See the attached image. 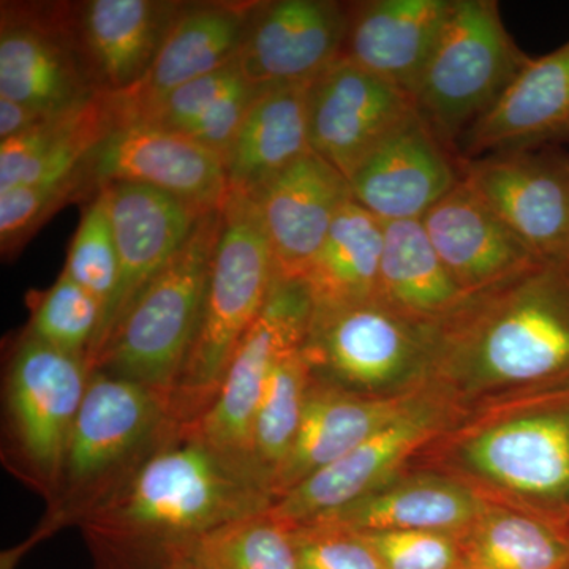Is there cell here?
I'll list each match as a JSON object with an SVG mask.
<instances>
[{"label":"cell","mask_w":569,"mask_h":569,"mask_svg":"<svg viewBox=\"0 0 569 569\" xmlns=\"http://www.w3.org/2000/svg\"><path fill=\"white\" fill-rule=\"evenodd\" d=\"M274 497L228 462L194 426L176 427L93 507L88 523L118 542L186 545L234 520L269 511Z\"/></svg>","instance_id":"6da1fadb"},{"label":"cell","mask_w":569,"mask_h":569,"mask_svg":"<svg viewBox=\"0 0 569 569\" xmlns=\"http://www.w3.org/2000/svg\"><path fill=\"white\" fill-rule=\"evenodd\" d=\"M433 358L488 383L556 385L569 395L567 261H538L468 296L438 325Z\"/></svg>","instance_id":"7a4b0ae2"},{"label":"cell","mask_w":569,"mask_h":569,"mask_svg":"<svg viewBox=\"0 0 569 569\" xmlns=\"http://www.w3.org/2000/svg\"><path fill=\"white\" fill-rule=\"evenodd\" d=\"M276 279L274 254L253 198L228 193L200 323L170 399L176 426L197 425L211 407Z\"/></svg>","instance_id":"3957f363"},{"label":"cell","mask_w":569,"mask_h":569,"mask_svg":"<svg viewBox=\"0 0 569 569\" xmlns=\"http://www.w3.org/2000/svg\"><path fill=\"white\" fill-rule=\"evenodd\" d=\"M220 228L222 209L201 217L173 260L138 296L91 372L127 378L171 399L200 323Z\"/></svg>","instance_id":"277c9868"},{"label":"cell","mask_w":569,"mask_h":569,"mask_svg":"<svg viewBox=\"0 0 569 569\" xmlns=\"http://www.w3.org/2000/svg\"><path fill=\"white\" fill-rule=\"evenodd\" d=\"M527 61L496 0H452L413 93L415 108L449 149L500 99Z\"/></svg>","instance_id":"5b68a950"},{"label":"cell","mask_w":569,"mask_h":569,"mask_svg":"<svg viewBox=\"0 0 569 569\" xmlns=\"http://www.w3.org/2000/svg\"><path fill=\"white\" fill-rule=\"evenodd\" d=\"M170 400L137 381L91 372L63 458L67 497L100 498L176 429Z\"/></svg>","instance_id":"8992f818"},{"label":"cell","mask_w":569,"mask_h":569,"mask_svg":"<svg viewBox=\"0 0 569 569\" xmlns=\"http://www.w3.org/2000/svg\"><path fill=\"white\" fill-rule=\"evenodd\" d=\"M313 310L305 280L276 279L260 317L234 351L219 395L194 425L213 451L258 482L252 456L254 417L277 362L305 347Z\"/></svg>","instance_id":"52a82bcc"},{"label":"cell","mask_w":569,"mask_h":569,"mask_svg":"<svg viewBox=\"0 0 569 569\" xmlns=\"http://www.w3.org/2000/svg\"><path fill=\"white\" fill-rule=\"evenodd\" d=\"M438 323L413 320L381 302L313 310L302 351L312 370L356 387H383L436 356Z\"/></svg>","instance_id":"ba28073f"},{"label":"cell","mask_w":569,"mask_h":569,"mask_svg":"<svg viewBox=\"0 0 569 569\" xmlns=\"http://www.w3.org/2000/svg\"><path fill=\"white\" fill-rule=\"evenodd\" d=\"M86 183L123 182L151 187L201 213L219 211L228 198L220 153L186 134L148 122L112 129L82 163Z\"/></svg>","instance_id":"9c48e42d"},{"label":"cell","mask_w":569,"mask_h":569,"mask_svg":"<svg viewBox=\"0 0 569 569\" xmlns=\"http://www.w3.org/2000/svg\"><path fill=\"white\" fill-rule=\"evenodd\" d=\"M89 377L86 361L29 335L11 358L7 400L14 433L24 458L50 485L61 481L67 443Z\"/></svg>","instance_id":"30bf717a"},{"label":"cell","mask_w":569,"mask_h":569,"mask_svg":"<svg viewBox=\"0 0 569 569\" xmlns=\"http://www.w3.org/2000/svg\"><path fill=\"white\" fill-rule=\"evenodd\" d=\"M99 189L107 197L118 247L119 279L86 361L89 370L138 296L173 260L206 216L151 187L114 182Z\"/></svg>","instance_id":"8fae6325"},{"label":"cell","mask_w":569,"mask_h":569,"mask_svg":"<svg viewBox=\"0 0 569 569\" xmlns=\"http://www.w3.org/2000/svg\"><path fill=\"white\" fill-rule=\"evenodd\" d=\"M459 167L539 260H567L569 157L533 149L459 159Z\"/></svg>","instance_id":"7c38bea8"},{"label":"cell","mask_w":569,"mask_h":569,"mask_svg":"<svg viewBox=\"0 0 569 569\" xmlns=\"http://www.w3.org/2000/svg\"><path fill=\"white\" fill-rule=\"evenodd\" d=\"M348 18L329 0L254 3L239 67L258 91L310 84L342 58Z\"/></svg>","instance_id":"4fadbf2b"},{"label":"cell","mask_w":569,"mask_h":569,"mask_svg":"<svg viewBox=\"0 0 569 569\" xmlns=\"http://www.w3.org/2000/svg\"><path fill=\"white\" fill-rule=\"evenodd\" d=\"M307 110L310 149L348 181L415 104L391 82L340 58L309 86Z\"/></svg>","instance_id":"5bb4252c"},{"label":"cell","mask_w":569,"mask_h":569,"mask_svg":"<svg viewBox=\"0 0 569 569\" xmlns=\"http://www.w3.org/2000/svg\"><path fill=\"white\" fill-rule=\"evenodd\" d=\"M462 179L449 149L418 114L388 133L348 179L351 198L381 222L421 220Z\"/></svg>","instance_id":"9a60e30c"},{"label":"cell","mask_w":569,"mask_h":569,"mask_svg":"<svg viewBox=\"0 0 569 569\" xmlns=\"http://www.w3.org/2000/svg\"><path fill=\"white\" fill-rule=\"evenodd\" d=\"M479 473L569 520V399L479 433L467 447Z\"/></svg>","instance_id":"2e32d148"},{"label":"cell","mask_w":569,"mask_h":569,"mask_svg":"<svg viewBox=\"0 0 569 569\" xmlns=\"http://www.w3.org/2000/svg\"><path fill=\"white\" fill-rule=\"evenodd\" d=\"M252 198L274 254L277 279H302L351 190L346 176L309 152Z\"/></svg>","instance_id":"e0dca14e"},{"label":"cell","mask_w":569,"mask_h":569,"mask_svg":"<svg viewBox=\"0 0 569 569\" xmlns=\"http://www.w3.org/2000/svg\"><path fill=\"white\" fill-rule=\"evenodd\" d=\"M253 7H183L144 80L132 91L110 96L118 127L140 121L176 89L238 61Z\"/></svg>","instance_id":"ac0fdd59"},{"label":"cell","mask_w":569,"mask_h":569,"mask_svg":"<svg viewBox=\"0 0 569 569\" xmlns=\"http://www.w3.org/2000/svg\"><path fill=\"white\" fill-rule=\"evenodd\" d=\"M437 426L436 413L411 406L353 451L277 498L269 515L295 529L355 503L383 488L389 475L437 432Z\"/></svg>","instance_id":"d6986e66"},{"label":"cell","mask_w":569,"mask_h":569,"mask_svg":"<svg viewBox=\"0 0 569 569\" xmlns=\"http://www.w3.org/2000/svg\"><path fill=\"white\" fill-rule=\"evenodd\" d=\"M421 222L449 274L468 296L541 261L463 178Z\"/></svg>","instance_id":"ffe728a7"},{"label":"cell","mask_w":569,"mask_h":569,"mask_svg":"<svg viewBox=\"0 0 569 569\" xmlns=\"http://www.w3.org/2000/svg\"><path fill=\"white\" fill-rule=\"evenodd\" d=\"M569 134V41L531 59L500 99L463 133V160L533 151Z\"/></svg>","instance_id":"44dd1931"},{"label":"cell","mask_w":569,"mask_h":569,"mask_svg":"<svg viewBox=\"0 0 569 569\" xmlns=\"http://www.w3.org/2000/svg\"><path fill=\"white\" fill-rule=\"evenodd\" d=\"M182 9L153 0L86 2L78 17V43L97 92L121 96L137 88Z\"/></svg>","instance_id":"7402d4cb"},{"label":"cell","mask_w":569,"mask_h":569,"mask_svg":"<svg viewBox=\"0 0 569 569\" xmlns=\"http://www.w3.org/2000/svg\"><path fill=\"white\" fill-rule=\"evenodd\" d=\"M452 0H369L350 6L342 59L413 100Z\"/></svg>","instance_id":"603a6c76"},{"label":"cell","mask_w":569,"mask_h":569,"mask_svg":"<svg viewBox=\"0 0 569 569\" xmlns=\"http://www.w3.org/2000/svg\"><path fill=\"white\" fill-rule=\"evenodd\" d=\"M80 58L50 29L32 22H2L0 97L61 116L80 110L97 96Z\"/></svg>","instance_id":"cb8c5ba5"},{"label":"cell","mask_w":569,"mask_h":569,"mask_svg":"<svg viewBox=\"0 0 569 569\" xmlns=\"http://www.w3.org/2000/svg\"><path fill=\"white\" fill-rule=\"evenodd\" d=\"M411 406L406 399L369 400L336 389H309L293 448L271 482L274 501L353 451Z\"/></svg>","instance_id":"d4e9b609"},{"label":"cell","mask_w":569,"mask_h":569,"mask_svg":"<svg viewBox=\"0 0 569 569\" xmlns=\"http://www.w3.org/2000/svg\"><path fill=\"white\" fill-rule=\"evenodd\" d=\"M310 84L258 92L224 156L228 193L254 197L312 152L307 110Z\"/></svg>","instance_id":"484cf974"},{"label":"cell","mask_w":569,"mask_h":569,"mask_svg":"<svg viewBox=\"0 0 569 569\" xmlns=\"http://www.w3.org/2000/svg\"><path fill=\"white\" fill-rule=\"evenodd\" d=\"M482 515L481 501L462 486L445 479L418 478L373 490L306 526L321 523L361 533L440 531L458 537L467 533Z\"/></svg>","instance_id":"4316f807"},{"label":"cell","mask_w":569,"mask_h":569,"mask_svg":"<svg viewBox=\"0 0 569 569\" xmlns=\"http://www.w3.org/2000/svg\"><path fill=\"white\" fill-rule=\"evenodd\" d=\"M467 298L438 257L421 220L385 223L378 302L400 316L441 323Z\"/></svg>","instance_id":"83f0119b"},{"label":"cell","mask_w":569,"mask_h":569,"mask_svg":"<svg viewBox=\"0 0 569 569\" xmlns=\"http://www.w3.org/2000/svg\"><path fill=\"white\" fill-rule=\"evenodd\" d=\"M383 244L385 222L351 198L302 277L316 310L377 301Z\"/></svg>","instance_id":"f1b7e54d"},{"label":"cell","mask_w":569,"mask_h":569,"mask_svg":"<svg viewBox=\"0 0 569 569\" xmlns=\"http://www.w3.org/2000/svg\"><path fill=\"white\" fill-rule=\"evenodd\" d=\"M460 545L467 569H568L569 520L490 512Z\"/></svg>","instance_id":"f546056e"},{"label":"cell","mask_w":569,"mask_h":569,"mask_svg":"<svg viewBox=\"0 0 569 569\" xmlns=\"http://www.w3.org/2000/svg\"><path fill=\"white\" fill-rule=\"evenodd\" d=\"M312 372L305 351L299 348L277 362L266 383L254 417L252 456L257 477L269 492L298 437Z\"/></svg>","instance_id":"4dcf8cb0"},{"label":"cell","mask_w":569,"mask_h":569,"mask_svg":"<svg viewBox=\"0 0 569 569\" xmlns=\"http://www.w3.org/2000/svg\"><path fill=\"white\" fill-rule=\"evenodd\" d=\"M167 550H178L204 569H298L293 529L269 511Z\"/></svg>","instance_id":"1f68e13d"},{"label":"cell","mask_w":569,"mask_h":569,"mask_svg":"<svg viewBox=\"0 0 569 569\" xmlns=\"http://www.w3.org/2000/svg\"><path fill=\"white\" fill-rule=\"evenodd\" d=\"M103 307L66 271L37 299L28 335L63 353L88 361ZM88 365V362H86Z\"/></svg>","instance_id":"d6a6232c"},{"label":"cell","mask_w":569,"mask_h":569,"mask_svg":"<svg viewBox=\"0 0 569 569\" xmlns=\"http://www.w3.org/2000/svg\"><path fill=\"white\" fill-rule=\"evenodd\" d=\"M63 271L99 299L104 313L118 287L119 254L102 189L82 213Z\"/></svg>","instance_id":"836d02e7"},{"label":"cell","mask_w":569,"mask_h":569,"mask_svg":"<svg viewBox=\"0 0 569 569\" xmlns=\"http://www.w3.org/2000/svg\"><path fill=\"white\" fill-rule=\"evenodd\" d=\"M86 186L82 164L77 173L59 182L18 186L0 193V246L10 253L31 238L52 212Z\"/></svg>","instance_id":"e575fe53"},{"label":"cell","mask_w":569,"mask_h":569,"mask_svg":"<svg viewBox=\"0 0 569 569\" xmlns=\"http://www.w3.org/2000/svg\"><path fill=\"white\" fill-rule=\"evenodd\" d=\"M252 88L254 86L250 84L239 62L234 61L176 89L137 122H148L171 132L183 133L217 104Z\"/></svg>","instance_id":"d590c367"},{"label":"cell","mask_w":569,"mask_h":569,"mask_svg":"<svg viewBox=\"0 0 569 569\" xmlns=\"http://www.w3.org/2000/svg\"><path fill=\"white\" fill-rule=\"evenodd\" d=\"M362 535L387 569H467L462 545L455 535L418 530Z\"/></svg>","instance_id":"8d00e7d4"},{"label":"cell","mask_w":569,"mask_h":569,"mask_svg":"<svg viewBox=\"0 0 569 569\" xmlns=\"http://www.w3.org/2000/svg\"><path fill=\"white\" fill-rule=\"evenodd\" d=\"M293 533L298 569H387L359 531L310 523Z\"/></svg>","instance_id":"74e56055"},{"label":"cell","mask_w":569,"mask_h":569,"mask_svg":"<svg viewBox=\"0 0 569 569\" xmlns=\"http://www.w3.org/2000/svg\"><path fill=\"white\" fill-rule=\"evenodd\" d=\"M51 118L56 116L43 114L6 97H0V140L6 141L31 132Z\"/></svg>","instance_id":"f35d334b"},{"label":"cell","mask_w":569,"mask_h":569,"mask_svg":"<svg viewBox=\"0 0 569 569\" xmlns=\"http://www.w3.org/2000/svg\"><path fill=\"white\" fill-rule=\"evenodd\" d=\"M164 567L163 569H204L200 565L194 563L189 557L178 552V550H163Z\"/></svg>","instance_id":"ab89813d"},{"label":"cell","mask_w":569,"mask_h":569,"mask_svg":"<svg viewBox=\"0 0 569 569\" xmlns=\"http://www.w3.org/2000/svg\"><path fill=\"white\" fill-rule=\"evenodd\" d=\"M565 261H567V264H568V268H569V257H568V258H567V260H565Z\"/></svg>","instance_id":"60d3db41"},{"label":"cell","mask_w":569,"mask_h":569,"mask_svg":"<svg viewBox=\"0 0 569 569\" xmlns=\"http://www.w3.org/2000/svg\"><path fill=\"white\" fill-rule=\"evenodd\" d=\"M568 569H569V567H568Z\"/></svg>","instance_id":"b9f144b4"}]
</instances>
